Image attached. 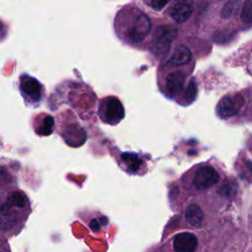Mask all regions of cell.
Wrapping results in <instances>:
<instances>
[{"label":"cell","mask_w":252,"mask_h":252,"mask_svg":"<svg viewBox=\"0 0 252 252\" xmlns=\"http://www.w3.org/2000/svg\"><path fill=\"white\" fill-rule=\"evenodd\" d=\"M53 124H54V120L50 115H47L43 118L41 125L38 128L37 133H39L40 135H49L52 132L53 129Z\"/></svg>","instance_id":"cell-13"},{"label":"cell","mask_w":252,"mask_h":252,"mask_svg":"<svg viewBox=\"0 0 252 252\" xmlns=\"http://www.w3.org/2000/svg\"><path fill=\"white\" fill-rule=\"evenodd\" d=\"M191 58L192 54L190 49L185 45H178L175 48L173 55L169 59V63H171L174 66H178L188 63L191 60Z\"/></svg>","instance_id":"cell-11"},{"label":"cell","mask_w":252,"mask_h":252,"mask_svg":"<svg viewBox=\"0 0 252 252\" xmlns=\"http://www.w3.org/2000/svg\"><path fill=\"white\" fill-rule=\"evenodd\" d=\"M196 94H197V89H196V85L194 83V81H191L190 84L188 85L185 93H184V95H183V98L182 100L185 101V102H188L190 103L191 101H193L196 97Z\"/></svg>","instance_id":"cell-14"},{"label":"cell","mask_w":252,"mask_h":252,"mask_svg":"<svg viewBox=\"0 0 252 252\" xmlns=\"http://www.w3.org/2000/svg\"><path fill=\"white\" fill-rule=\"evenodd\" d=\"M177 30L171 26H162L158 28L154 35L153 51L158 56H163L170 48L171 41L175 36Z\"/></svg>","instance_id":"cell-3"},{"label":"cell","mask_w":252,"mask_h":252,"mask_svg":"<svg viewBox=\"0 0 252 252\" xmlns=\"http://www.w3.org/2000/svg\"><path fill=\"white\" fill-rule=\"evenodd\" d=\"M241 19L245 23H252V1H246L241 12Z\"/></svg>","instance_id":"cell-15"},{"label":"cell","mask_w":252,"mask_h":252,"mask_svg":"<svg viewBox=\"0 0 252 252\" xmlns=\"http://www.w3.org/2000/svg\"><path fill=\"white\" fill-rule=\"evenodd\" d=\"M238 4H239V2H237V1H230V2H227V3L225 4V6L223 7V9H222L221 16H222L223 18H225V19L229 18V17L234 13V11L236 10Z\"/></svg>","instance_id":"cell-16"},{"label":"cell","mask_w":252,"mask_h":252,"mask_svg":"<svg viewBox=\"0 0 252 252\" xmlns=\"http://www.w3.org/2000/svg\"><path fill=\"white\" fill-rule=\"evenodd\" d=\"M220 181V174L210 165L200 167L193 178V184L198 190L208 189Z\"/></svg>","instance_id":"cell-4"},{"label":"cell","mask_w":252,"mask_h":252,"mask_svg":"<svg viewBox=\"0 0 252 252\" xmlns=\"http://www.w3.org/2000/svg\"><path fill=\"white\" fill-rule=\"evenodd\" d=\"M185 220L189 224H191L194 227H199L204 219V214L201 210V208L196 204H191L187 207L185 211Z\"/></svg>","instance_id":"cell-10"},{"label":"cell","mask_w":252,"mask_h":252,"mask_svg":"<svg viewBox=\"0 0 252 252\" xmlns=\"http://www.w3.org/2000/svg\"><path fill=\"white\" fill-rule=\"evenodd\" d=\"M167 4H168V2H166V1H151L149 3V5H151L152 8L157 11L162 10V8H164V6H166Z\"/></svg>","instance_id":"cell-18"},{"label":"cell","mask_w":252,"mask_h":252,"mask_svg":"<svg viewBox=\"0 0 252 252\" xmlns=\"http://www.w3.org/2000/svg\"><path fill=\"white\" fill-rule=\"evenodd\" d=\"M243 103L244 99L240 94L232 96L226 95L220 100L217 106V112L221 118H228L235 115L240 110Z\"/></svg>","instance_id":"cell-5"},{"label":"cell","mask_w":252,"mask_h":252,"mask_svg":"<svg viewBox=\"0 0 252 252\" xmlns=\"http://www.w3.org/2000/svg\"><path fill=\"white\" fill-rule=\"evenodd\" d=\"M122 161L127 165V168L131 172H137L140 170L143 160L133 153H124L121 155Z\"/></svg>","instance_id":"cell-12"},{"label":"cell","mask_w":252,"mask_h":252,"mask_svg":"<svg viewBox=\"0 0 252 252\" xmlns=\"http://www.w3.org/2000/svg\"><path fill=\"white\" fill-rule=\"evenodd\" d=\"M172 247L175 252H195L198 239L191 232H180L174 236Z\"/></svg>","instance_id":"cell-7"},{"label":"cell","mask_w":252,"mask_h":252,"mask_svg":"<svg viewBox=\"0 0 252 252\" xmlns=\"http://www.w3.org/2000/svg\"><path fill=\"white\" fill-rule=\"evenodd\" d=\"M20 90L26 98L32 102H37L41 98V85L36 79L28 75L22 76L20 82Z\"/></svg>","instance_id":"cell-6"},{"label":"cell","mask_w":252,"mask_h":252,"mask_svg":"<svg viewBox=\"0 0 252 252\" xmlns=\"http://www.w3.org/2000/svg\"><path fill=\"white\" fill-rule=\"evenodd\" d=\"M193 12V6L187 1H175L169 8V16L177 23L187 21Z\"/></svg>","instance_id":"cell-8"},{"label":"cell","mask_w":252,"mask_h":252,"mask_svg":"<svg viewBox=\"0 0 252 252\" xmlns=\"http://www.w3.org/2000/svg\"><path fill=\"white\" fill-rule=\"evenodd\" d=\"M90 226L92 227L93 230H98V228H99V225H98V222H97L96 220H93L91 221Z\"/></svg>","instance_id":"cell-19"},{"label":"cell","mask_w":252,"mask_h":252,"mask_svg":"<svg viewBox=\"0 0 252 252\" xmlns=\"http://www.w3.org/2000/svg\"><path fill=\"white\" fill-rule=\"evenodd\" d=\"M99 115L105 123L116 124L124 117L123 105L113 96L106 97L100 103Z\"/></svg>","instance_id":"cell-1"},{"label":"cell","mask_w":252,"mask_h":252,"mask_svg":"<svg viewBox=\"0 0 252 252\" xmlns=\"http://www.w3.org/2000/svg\"><path fill=\"white\" fill-rule=\"evenodd\" d=\"M186 76L183 72L177 70L167 75L165 79V88L169 94H177L181 93L184 88Z\"/></svg>","instance_id":"cell-9"},{"label":"cell","mask_w":252,"mask_h":252,"mask_svg":"<svg viewBox=\"0 0 252 252\" xmlns=\"http://www.w3.org/2000/svg\"><path fill=\"white\" fill-rule=\"evenodd\" d=\"M220 191L225 196L233 195L236 192V184H235V182L232 181V182H228V183L223 184V186L221 187Z\"/></svg>","instance_id":"cell-17"},{"label":"cell","mask_w":252,"mask_h":252,"mask_svg":"<svg viewBox=\"0 0 252 252\" xmlns=\"http://www.w3.org/2000/svg\"><path fill=\"white\" fill-rule=\"evenodd\" d=\"M152 24L148 16L144 13L135 15L131 25L126 30V36L133 42L142 41L150 32Z\"/></svg>","instance_id":"cell-2"}]
</instances>
